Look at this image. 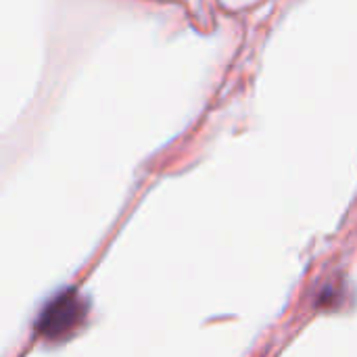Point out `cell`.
Segmentation results:
<instances>
[{"instance_id":"cell-1","label":"cell","mask_w":357,"mask_h":357,"mask_svg":"<svg viewBox=\"0 0 357 357\" xmlns=\"http://www.w3.org/2000/svg\"><path fill=\"white\" fill-rule=\"evenodd\" d=\"M86 318V301L77 291H63L42 310L36 333L48 341H61L69 337Z\"/></svg>"}]
</instances>
